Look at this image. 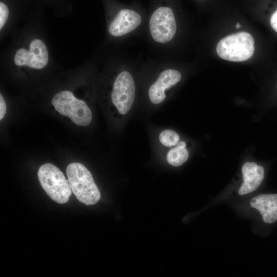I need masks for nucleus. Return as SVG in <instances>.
I'll use <instances>...</instances> for the list:
<instances>
[{
	"instance_id": "20e7f679",
	"label": "nucleus",
	"mask_w": 277,
	"mask_h": 277,
	"mask_svg": "<svg viewBox=\"0 0 277 277\" xmlns=\"http://www.w3.org/2000/svg\"><path fill=\"white\" fill-rule=\"evenodd\" d=\"M52 104L61 114L69 117L74 124L81 126L91 122L92 112L86 103L76 98L68 90L57 93L52 99Z\"/></svg>"
},
{
	"instance_id": "1a4fd4ad",
	"label": "nucleus",
	"mask_w": 277,
	"mask_h": 277,
	"mask_svg": "<svg viewBox=\"0 0 277 277\" xmlns=\"http://www.w3.org/2000/svg\"><path fill=\"white\" fill-rule=\"evenodd\" d=\"M181 78V74L177 70L168 69L162 71L149 89L150 101L154 104L163 102L166 97L165 90L179 82Z\"/></svg>"
},
{
	"instance_id": "423d86ee",
	"label": "nucleus",
	"mask_w": 277,
	"mask_h": 277,
	"mask_svg": "<svg viewBox=\"0 0 277 277\" xmlns=\"http://www.w3.org/2000/svg\"><path fill=\"white\" fill-rule=\"evenodd\" d=\"M135 87L131 74L121 72L117 76L111 92V100L120 113L125 114L130 110L134 102Z\"/></svg>"
},
{
	"instance_id": "f03ea898",
	"label": "nucleus",
	"mask_w": 277,
	"mask_h": 277,
	"mask_svg": "<svg viewBox=\"0 0 277 277\" xmlns=\"http://www.w3.org/2000/svg\"><path fill=\"white\" fill-rule=\"evenodd\" d=\"M216 52L225 60L241 62L249 59L254 51V41L248 32L243 31L229 35L217 43Z\"/></svg>"
},
{
	"instance_id": "7ed1b4c3",
	"label": "nucleus",
	"mask_w": 277,
	"mask_h": 277,
	"mask_svg": "<svg viewBox=\"0 0 277 277\" xmlns=\"http://www.w3.org/2000/svg\"><path fill=\"white\" fill-rule=\"evenodd\" d=\"M39 183L47 194L58 204L67 203L72 191L63 173L51 163L42 165L38 171Z\"/></svg>"
},
{
	"instance_id": "9b49d317",
	"label": "nucleus",
	"mask_w": 277,
	"mask_h": 277,
	"mask_svg": "<svg viewBox=\"0 0 277 277\" xmlns=\"http://www.w3.org/2000/svg\"><path fill=\"white\" fill-rule=\"evenodd\" d=\"M250 206L258 210L268 224L277 220V194H262L253 197Z\"/></svg>"
},
{
	"instance_id": "9d476101",
	"label": "nucleus",
	"mask_w": 277,
	"mask_h": 277,
	"mask_svg": "<svg viewBox=\"0 0 277 277\" xmlns=\"http://www.w3.org/2000/svg\"><path fill=\"white\" fill-rule=\"evenodd\" d=\"M243 183L241 185L239 194H246L256 190L264 178V170L262 166L254 162H246L242 168Z\"/></svg>"
},
{
	"instance_id": "4468645a",
	"label": "nucleus",
	"mask_w": 277,
	"mask_h": 277,
	"mask_svg": "<svg viewBox=\"0 0 277 277\" xmlns=\"http://www.w3.org/2000/svg\"><path fill=\"white\" fill-rule=\"evenodd\" d=\"M9 15V9L3 3H0V29L1 30L5 24Z\"/></svg>"
},
{
	"instance_id": "f3484780",
	"label": "nucleus",
	"mask_w": 277,
	"mask_h": 277,
	"mask_svg": "<svg viewBox=\"0 0 277 277\" xmlns=\"http://www.w3.org/2000/svg\"><path fill=\"white\" fill-rule=\"evenodd\" d=\"M241 27V25L240 24V23H238L236 25H235V27L236 28H239L240 27Z\"/></svg>"
},
{
	"instance_id": "f8f14e48",
	"label": "nucleus",
	"mask_w": 277,
	"mask_h": 277,
	"mask_svg": "<svg viewBox=\"0 0 277 277\" xmlns=\"http://www.w3.org/2000/svg\"><path fill=\"white\" fill-rule=\"evenodd\" d=\"M189 153L186 148L176 146L169 151L167 160L169 164L178 167L184 163L188 159Z\"/></svg>"
},
{
	"instance_id": "0eeeda50",
	"label": "nucleus",
	"mask_w": 277,
	"mask_h": 277,
	"mask_svg": "<svg viewBox=\"0 0 277 277\" xmlns=\"http://www.w3.org/2000/svg\"><path fill=\"white\" fill-rule=\"evenodd\" d=\"M48 59V52L45 44L41 39H34L29 44V50L23 48L17 50L14 62L18 66H27L41 69L47 65Z\"/></svg>"
},
{
	"instance_id": "f257e3e1",
	"label": "nucleus",
	"mask_w": 277,
	"mask_h": 277,
	"mask_svg": "<svg viewBox=\"0 0 277 277\" xmlns=\"http://www.w3.org/2000/svg\"><path fill=\"white\" fill-rule=\"evenodd\" d=\"M68 181L72 192L86 205L96 204L101 198L100 191L92 174L80 163H72L66 168Z\"/></svg>"
},
{
	"instance_id": "39448f33",
	"label": "nucleus",
	"mask_w": 277,
	"mask_h": 277,
	"mask_svg": "<svg viewBox=\"0 0 277 277\" xmlns=\"http://www.w3.org/2000/svg\"><path fill=\"white\" fill-rule=\"evenodd\" d=\"M149 29L153 39L160 43L171 41L176 31V24L172 10L168 7H160L152 14Z\"/></svg>"
},
{
	"instance_id": "ddd939ff",
	"label": "nucleus",
	"mask_w": 277,
	"mask_h": 277,
	"mask_svg": "<svg viewBox=\"0 0 277 277\" xmlns=\"http://www.w3.org/2000/svg\"><path fill=\"white\" fill-rule=\"evenodd\" d=\"M160 142L164 146L171 147L176 145L180 140L179 134L172 130H165L159 135Z\"/></svg>"
},
{
	"instance_id": "6e6552de",
	"label": "nucleus",
	"mask_w": 277,
	"mask_h": 277,
	"mask_svg": "<svg viewBox=\"0 0 277 277\" xmlns=\"http://www.w3.org/2000/svg\"><path fill=\"white\" fill-rule=\"evenodd\" d=\"M141 22L142 17L136 11L127 9H122L110 23L108 31L113 36H121L136 29Z\"/></svg>"
},
{
	"instance_id": "2eb2a0df",
	"label": "nucleus",
	"mask_w": 277,
	"mask_h": 277,
	"mask_svg": "<svg viewBox=\"0 0 277 277\" xmlns=\"http://www.w3.org/2000/svg\"><path fill=\"white\" fill-rule=\"evenodd\" d=\"M270 24L273 30L277 33V7L270 16Z\"/></svg>"
},
{
	"instance_id": "dca6fc26",
	"label": "nucleus",
	"mask_w": 277,
	"mask_h": 277,
	"mask_svg": "<svg viewBox=\"0 0 277 277\" xmlns=\"http://www.w3.org/2000/svg\"><path fill=\"white\" fill-rule=\"evenodd\" d=\"M6 104L2 94H0V120H2L6 112Z\"/></svg>"
}]
</instances>
